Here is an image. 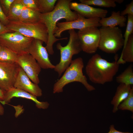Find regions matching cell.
<instances>
[{
    "instance_id": "cell-1",
    "label": "cell",
    "mask_w": 133,
    "mask_h": 133,
    "mask_svg": "<svg viewBox=\"0 0 133 133\" xmlns=\"http://www.w3.org/2000/svg\"><path fill=\"white\" fill-rule=\"evenodd\" d=\"M72 0H59L54 10L51 12L45 14H41L40 21L44 24L47 28L48 39L45 47L48 53L53 55L54 53L53 46L57 41L66 40L67 37L57 38L54 35L56 24L62 19H65V22H69L77 19L79 14L72 11L69 4Z\"/></svg>"
},
{
    "instance_id": "cell-2",
    "label": "cell",
    "mask_w": 133,
    "mask_h": 133,
    "mask_svg": "<svg viewBox=\"0 0 133 133\" xmlns=\"http://www.w3.org/2000/svg\"><path fill=\"white\" fill-rule=\"evenodd\" d=\"M117 59L116 56L115 61L110 62L98 54L92 56L85 67L86 72L90 80L101 84L112 81L119 69L120 64Z\"/></svg>"
},
{
    "instance_id": "cell-3",
    "label": "cell",
    "mask_w": 133,
    "mask_h": 133,
    "mask_svg": "<svg viewBox=\"0 0 133 133\" xmlns=\"http://www.w3.org/2000/svg\"><path fill=\"white\" fill-rule=\"evenodd\" d=\"M84 66L83 61L81 57L72 60L62 76L54 83L53 93L62 92L63 88L66 85L75 82L81 83L89 91L95 90V88L88 83L86 77L83 74V69Z\"/></svg>"
},
{
    "instance_id": "cell-4",
    "label": "cell",
    "mask_w": 133,
    "mask_h": 133,
    "mask_svg": "<svg viewBox=\"0 0 133 133\" xmlns=\"http://www.w3.org/2000/svg\"><path fill=\"white\" fill-rule=\"evenodd\" d=\"M68 33L69 39L67 45L63 46L61 43H58L56 45L57 49L60 52V59L54 69L58 73L59 77L69 66L73 56L82 51L77 33L73 29L68 30Z\"/></svg>"
},
{
    "instance_id": "cell-5",
    "label": "cell",
    "mask_w": 133,
    "mask_h": 133,
    "mask_svg": "<svg viewBox=\"0 0 133 133\" xmlns=\"http://www.w3.org/2000/svg\"><path fill=\"white\" fill-rule=\"evenodd\" d=\"M100 39L98 48L108 53H116L123 47L124 39L119 27L101 26L99 29Z\"/></svg>"
},
{
    "instance_id": "cell-6",
    "label": "cell",
    "mask_w": 133,
    "mask_h": 133,
    "mask_svg": "<svg viewBox=\"0 0 133 133\" xmlns=\"http://www.w3.org/2000/svg\"><path fill=\"white\" fill-rule=\"evenodd\" d=\"M6 26L12 32H17L28 37L40 40L46 44L48 39L47 28L43 23H33L20 21H9Z\"/></svg>"
},
{
    "instance_id": "cell-7",
    "label": "cell",
    "mask_w": 133,
    "mask_h": 133,
    "mask_svg": "<svg viewBox=\"0 0 133 133\" xmlns=\"http://www.w3.org/2000/svg\"><path fill=\"white\" fill-rule=\"evenodd\" d=\"M33 39L17 32L7 33L0 35V44L20 54L28 53Z\"/></svg>"
},
{
    "instance_id": "cell-8",
    "label": "cell",
    "mask_w": 133,
    "mask_h": 133,
    "mask_svg": "<svg viewBox=\"0 0 133 133\" xmlns=\"http://www.w3.org/2000/svg\"><path fill=\"white\" fill-rule=\"evenodd\" d=\"M82 51L88 54L95 53L98 48L100 39L99 29L90 27L79 30L77 33Z\"/></svg>"
},
{
    "instance_id": "cell-9",
    "label": "cell",
    "mask_w": 133,
    "mask_h": 133,
    "mask_svg": "<svg viewBox=\"0 0 133 133\" xmlns=\"http://www.w3.org/2000/svg\"><path fill=\"white\" fill-rule=\"evenodd\" d=\"M79 17L76 19L69 22H58L54 33L56 38L60 37L62 33L66 31L75 29L80 30L90 27H98L101 26L100 23V18L95 17L86 18L79 14Z\"/></svg>"
},
{
    "instance_id": "cell-10",
    "label": "cell",
    "mask_w": 133,
    "mask_h": 133,
    "mask_svg": "<svg viewBox=\"0 0 133 133\" xmlns=\"http://www.w3.org/2000/svg\"><path fill=\"white\" fill-rule=\"evenodd\" d=\"M20 67L16 63L0 61V88L6 92L14 87Z\"/></svg>"
},
{
    "instance_id": "cell-11",
    "label": "cell",
    "mask_w": 133,
    "mask_h": 133,
    "mask_svg": "<svg viewBox=\"0 0 133 133\" xmlns=\"http://www.w3.org/2000/svg\"><path fill=\"white\" fill-rule=\"evenodd\" d=\"M16 63L32 82L38 84L39 83L38 75L41 68L30 54L26 53L18 54Z\"/></svg>"
},
{
    "instance_id": "cell-12",
    "label": "cell",
    "mask_w": 133,
    "mask_h": 133,
    "mask_svg": "<svg viewBox=\"0 0 133 133\" xmlns=\"http://www.w3.org/2000/svg\"><path fill=\"white\" fill-rule=\"evenodd\" d=\"M43 42L39 40L33 39L29 48L28 53L36 60L41 68L54 69L55 66L51 63L48 51L43 45Z\"/></svg>"
},
{
    "instance_id": "cell-13",
    "label": "cell",
    "mask_w": 133,
    "mask_h": 133,
    "mask_svg": "<svg viewBox=\"0 0 133 133\" xmlns=\"http://www.w3.org/2000/svg\"><path fill=\"white\" fill-rule=\"evenodd\" d=\"M31 81L20 67L18 75L14 84V87L23 90L36 97L41 96L42 95L41 89L38 84Z\"/></svg>"
},
{
    "instance_id": "cell-14",
    "label": "cell",
    "mask_w": 133,
    "mask_h": 133,
    "mask_svg": "<svg viewBox=\"0 0 133 133\" xmlns=\"http://www.w3.org/2000/svg\"><path fill=\"white\" fill-rule=\"evenodd\" d=\"M69 7L71 10L86 18L105 17L108 13L106 10L94 8L81 3L71 2Z\"/></svg>"
},
{
    "instance_id": "cell-15",
    "label": "cell",
    "mask_w": 133,
    "mask_h": 133,
    "mask_svg": "<svg viewBox=\"0 0 133 133\" xmlns=\"http://www.w3.org/2000/svg\"><path fill=\"white\" fill-rule=\"evenodd\" d=\"M14 97H20L31 100L35 103L37 107L39 109H46L49 104L47 102H41L37 99V97L23 90L13 87L6 92L3 104L9 103Z\"/></svg>"
},
{
    "instance_id": "cell-16",
    "label": "cell",
    "mask_w": 133,
    "mask_h": 133,
    "mask_svg": "<svg viewBox=\"0 0 133 133\" xmlns=\"http://www.w3.org/2000/svg\"><path fill=\"white\" fill-rule=\"evenodd\" d=\"M127 20L125 16L121 15L119 11H113L110 16L100 18V23L101 26L114 27L118 26L123 27L126 26Z\"/></svg>"
},
{
    "instance_id": "cell-17",
    "label": "cell",
    "mask_w": 133,
    "mask_h": 133,
    "mask_svg": "<svg viewBox=\"0 0 133 133\" xmlns=\"http://www.w3.org/2000/svg\"><path fill=\"white\" fill-rule=\"evenodd\" d=\"M132 87L130 85L120 84L117 87L115 95L111 102L113 106L112 111L116 113L118 110V107L128 96Z\"/></svg>"
},
{
    "instance_id": "cell-18",
    "label": "cell",
    "mask_w": 133,
    "mask_h": 133,
    "mask_svg": "<svg viewBox=\"0 0 133 133\" xmlns=\"http://www.w3.org/2000/svg\"><path fill=\"white\" fill-rule=\"evenodd\" d=\"M117 61L120 64L133 62V34L130 36L126 44L123 47L120 57Z\"/></svg>"
},
{
    "instance_id": "cell-19",
    "label": "cell",
    "mask_w": 133,
    "mask_h": 133,
    "mask_svg": "<svg viewBox=\"0 0 133 133\" xmlns=\"http://www.w3.org/2000/svg\"><path fill=\"white\" fill-rule=\"evenodd\" d=\"M41 14L37 11L23 6L19 21L31 23L40 22Z\"/></svg>"
},
{
    "instance_id": "cell-20",
    "label": "cell",
    "mask_w": 133,
    "mask_h": 133,
    "mask_svg": "<svg viewBox=\"0 0 133 133\" xmlns=\"http://www.w3.org/2000/svg\"><path fill=\"white\" fill-rule=\"evenodd\" d=\"M23 6L19 0H15L12 4L7 16L9 21H19Z\"/></svg>"
},
{
    "instance_id": "cell-21",
    "label": "cell",
    "mask_w": 133,
    "mask_h": 133,
    "mask_svg": "<svg viewBox=\"0 0 133 133\" xmlns=\"http://www.w3.org/2000/svg\"><path fill=\"white\" fill-rule=\"evenodd\" d=\"M116 82L120 84L130 85L133 84V70L132 65L129 66L116 78Z\"/></svg>"
},
{
    "instance_id": "cell-22",
    "label": "cell",
    "mask_w": 133,
    "mask_h": 133,
    "mask_svg": "<svg viewBox=\"0 0 133 133\" xmlns=\"http://www.w3.org/2000/svg\"><path fill=\"white\" fill-rule=\"evenodd\" d=\"M18 54L0 44V61L16 63Z\"/></svg>"
},
{
    "instance_id": "cell-23",
    "label": "cell",
    "mask_w": 133,
    "mask_h": 133,
    "mask_svg": "<svg viewBox=\"0 0 133 133\" xmlns=\"http://www.w3.org/2000/svg\"><path fill=\"white\" fill-rule=\"evenodd\" d=\"M80 3L89 5H93L105 7H115V0H80Z\"/></svg>"
},
{
    "instance_id": "cell-24",
    "label": "cell",
    "mask_w": 133,
    "mask_h": 133,
    "mask_svg": "<svg viewBox=\"0 0 133 133\" xmlns=\"http://www.w3.org/2000/svg\"><path fill=\"white\" fill-rule=\"evenodd\" d=\"M57 0H38L39 12L41 14L50 12L54 9Z\"/></svg>"
},
{
    "instance_id": "cell-25",
    "label": "cell",
    "mask_w": 133,
    "mask_h": 133,
    "mask_svg": "<svg viewBox=\"0 0 133 133\" xmlns=\"http://www.w3.org/2000/svg\"><path fill=\"white\" fill-rule=\"evenodd\" d=\"M118 109L127 110L133 112V88L132 87L128 97L119 105Z\"/></svg>"
},
{
    "instance_id": "cell-26",
    "label": "cell",
    "mask_w": 133,
    "mask_h": 133,
    "mask_svg": "<svg viewBox=\"0 0 133 133\" xmlns=\"http://www.w3.org/2000/svg\"><path fill=\"white\" fill-rule=\"evenodd\" d=\"M133 15H128L127 23L126 30L124 35V44L123 47L126 44L130 36L133 34Z\"/></svg>"
},
{
    "instance_id": "cell-27",
    "label": "cell",
    "mask_w": 133,
    "mask_h": 133,
    "mask_svg": "<svg viewBox=\"0 0 133 133\" xmlns=\"http://www.w3.org/2000/svg\"><path fill=\"white\" fill-rule=\"evenodd\" d=\"M19 1L23 6L39 12L38 0H19Z\"/></svg>"
},
{
    "instance_id": "cell-28",
    "label": "cell",
    "mask_w": 133,
    "mask_h": 133,
    "mask_svg": "<svg viewBox=\"0 0 133 133\" xmlns=\"http://www.w3.org/2000/svg\"><path fill=\"white\" fill-rule=\"evenodd\" d=\"M15 0H0V5L5 15L7 16L12 4Z\"/></svg>"
},
{
    "instance_id": "cell-29",
    "label": "cell",
    "mask_w": 133,
    "mask_h": 133,
    "mask_svg": "<svg viewBox=\"0 0 133 133\" xmlns=\"http://www.w3.org/2000/svg\"><path fill=\"white\" fill-rule=\"evenodd\" d=\"M121 15L125 16L127 14L133 15V0L126 6V8L120 12Z\"/></svg>"
},
{
    "instance_id": "cell-30",
    "label": "cell",
    "mask_w": 133,
    "mask_h": 133,
    "mask_svg": "<svg viewBox=\"0 0 133 133\" xmlns=\"http://www.w3.org/2000/svg\"><path fill=\"white\" fill-rule=\"evenodd\" d=\"M0 21L4 25L6 26L8 24L9 21L7 16L3 11L0 5Z\"/></svg>"
},
{
    "instance_id": "cell-31",
    "label": "cell",
    "mask_w": 133,
    "mask_h": 133,
    "mask_svg": "<svg viewBox=\"0 0 133 133\" xmlns=\"http://www.w3.org/2000/svg\"><path fill=\"white\" fill-rule=\"evenodd\" d=\"M12 32L0 21V35L5 33Z\"/></svg>"
},
{
    "instance_id": "cell-32",
    "label": "cell",
    "mask_w": 133,
    "mask_h": 133,
    "mask_svg": "<svg viewBox=\"0 0 133 133\" xmlns=\"http://www.w3.org/2000/svg\"><path fill=\"white\" fill-rule=\"evenodd\" d=\"M108 133H132L129 132H122L116 130L114 125H111L109 127V130Z\"/></svg>"
},
{
    "instance_id": "cell-33",
    "label": "cell",
    "mask_w": 133,
    "mask_h": 133,
    "mask_svg": "<svg viewBox=\"0 0 133 133\" xmlns=\"http://www.w3.org/2000/svg\"><path fill=\"white\" fill-rule=\"evenodd\" d=\"M6 92L0 88V102L3 104V101L5 98Z\"/></svg>"
},
{
    "instance_id": "cell-34",
    "label": "cell",
    "mask_w": 133,
    "mask_h": 133,
    "mask_svg": "<svg viewBox=\"0 0 133 133\" xmlns=\"http://www.w3.org/2000/svg\"><path fill=\"white\" fill-rule=\"evenodd\" d=\"M0 103V115H2L4 113V109Z\"/></svg>"
},
{
    "instance_id": "cell-35",
    "label": "cell",
    "mask_w": 133,
    "mask_h": 133,
    "mask_svg": "<svg viewBox=\"0 0 133 133\" xmlns=\"http://www.w3.org/2000/svg\"><path fill=\"white\" fill-rule=\"evenodd\" d=\"M116 2L117 3H120L123 2L124 1V0H115Z\"/></svg>"
}]
</instances>
